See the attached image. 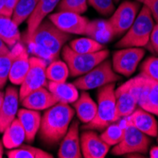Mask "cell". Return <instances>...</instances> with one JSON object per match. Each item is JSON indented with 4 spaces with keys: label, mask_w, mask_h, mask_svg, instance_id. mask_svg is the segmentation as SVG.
<instances>
[{
    "label": "cell",
    "mask_w": 158,
    "mask_h": 158,
    "mask_svg": "<svg viewBox=\"0 0 158 158\" xmlns=\"http://www.w3.org/2000/svg\"><path fill=\"white\" fill-rule=\"evenodd\" d=\"M71 36L59 30L48 19L43 21L30 37L21 41L27 46V51L45 60L48 64L59 59L64 46L70 41Z\"/></svg>",
    "instance_id": "cell-1"
},
{
    "label": "cell",
    "mask_w": 158,
    "mask_h": 158,
    "mask_svg": "<svg viewBox=\"0 0 158 158\" xmlns=\"http://www.w3.org/2000/svg\"><path fill=\"white\" fill-rule=\"evenodd\" d=\"M74 116V108L63 102H58L45 110L38 132L42 141L50 146L60 143L66 134Z\"/></svg>",
    "instance_id": "cell-2"
},
{
    "label": "cell",
    "mask_w": 158,
    "mask_h": 158,
    "mask_svg": "<svg viewBox=\"0 0 158 158\" xmlns=\"http://www.w3.org/2000/svg\"><path fill=\"white\" fill-rule=\"evenodd\" d=\"M114 90V83H109L99 88L96 116L89 123L82 126V130L103 131L110 124L118 121Z\"/></svg>",
    "instance_id": "cell-3"
},
{
    "label": "cell",
    "mask_w": 158,
    "mask_h": 158,
    "mask_svg": "<svg viewBox=\"0 0 158 158\" xmlns=\"http://www.w3.org/2000/svg\"><path fill=\"white\" fill-rule=\"evenodd\" d=\"M153 26L154 20L151 11L146 6H143L133 25L125 32V35L117 43L116 47L118 48L146 47Z\"/></svg>",
    "instance_id": "cell-4"
},
{
    "label": "cell",
    "mask_w": 158,
    "mask_h": 158,
    "mask_svg": "<svg viewBox=\"0 0 158 158\" xmlns=\"http://www.w3.org/2000/svg\"><path fill=\"white\" fill-rule=\"evenodd\" d=\"M109 50L102 49L94 53H78L69 46H64L62 56L69 69V76L80 77L93 69L109 57Z\"/></svg>",
    "instance_id": "cell-5"
},
{
    "label": "cell",
    "mask_w": 158,
    "mask_h": 158,
    "mask_svg": "<svg viewBox=\"0 0 158 158\" xmlns=\"http://www.w3.org/2000/svg\"><path fill=\"white\" fill-rule=\"evenodd\" d=\"M137 105L152 114L158 116V81L144 73L129 80Z\"/></svg>",
    "instance_id": "cell-6"
},
{
    "label": "cell",
    "mask_w": 158,
    "mask_h": 158,
    "mask_svg": "<svg viewBox=\"0 0 158 158\" xmlns=\"http://www.w3.org/2000/svg\"><path fill=\"white\" fill-rule=\"evenodd\" d=\"M120 79V76L113 69L112 63L104 60L93 69L80 76L73 83L82 91L100 88L109 83H114Z\"/></svg>",
    "instance_id": "cell-7"
},
{
    "label": "cell",
    "mask_w": 158,
    "mask_h": 158,
    "mask_svg": "<svg viewBox=\"0 0 158 158\" xmlns=\"http://www.w3.org/2000/svg\"><path fill=\"white\" fill-rule=\"evenodd\" d=\"M151 144L149 135L140 132L134 125L127 122L122 139L112 149V154L120 156L131 153H147Z\"/></svg>",
    "instance_id": "cell-8"
},
{
    "label": "cell",
    "mask_w": 158,
    "mask_h": 158,
    "mask_svg": "<svg viewBox=\"0 0 158 158\" xmlns=\"http://www.w3.org/2000/svg\"><path fill=\"white\" fill-rule=\"evenodd\" d=\"M48 63L37 56L30 57V68L27 73L20 84L19 98L20 102L31 92L48 85V79L46 75Z\"/></svg>",
    "instance_id": "cell-9"
},
{
    "label": "cell",
    "mask_w": 158,
    "mask_h": 158,
    "mask_svg": "<svg viewBox=\"0 0 158 158\" xmlns=\"http://www.w3.org/2000/svg\"><path fill=\"white\" fill-rule=\"evenodd\" d=\"M139 10L140 3L135 0H125L116 10H114L108 21L113 27L116 37L123 35L130 28Z\"/></svg>",
    "instance_id": "cell-10"
},
{
    "label": "cell",
    "mask_w": 158,
    "mask_h": 158,
    "mask_svg": "<svg viewBox=\"0 0 158 158\" xmlns=\"http://www.w3.org/2000/svg\"><path fill=\"white\" fill-rule=\"evenodd\" d=\"M145 56L142 48H123L113 55L112 66L118 74L125 77L131 76Z\"/></svg>",
    "instance_id": "cell-11"
},
{
    "label": "cell",
    "mask_w": 158,
    "mask_h": 158,
    "mask_svg": "<svg viewBox=\"0 0 158 158\" xmlns=\"http://www.w3.org/2000/svg\"><path fill=\"white\" fill-rule=\"evenodd\" d=\"M48 19L62 31L71 35H84L88 18L69 11H57L48 15Z\"/></svg>",
    "instance_id": "cell-12"
},
{
    "label": "cell",
    "mask_w": 158,
    "mask_h": 158,
    "mask_svg": "<svg viewBox=\"0 0 158 158\" xmlns=\"http://www.w3.org/2000/svg\"><path fill=\"white\" fill-rule=\"evenodd\" d=\"M81 151L84 158H104L110 146L94 130H84L80 135Z\"/></svg>",
    "instance_id": "cell-13"
},
{
    "label": "cell",
    "mask_w": 158,
    "mask_h": 158,
    "mask_svg": "<svg viewBox=\"0 0 158 158\" xmlns=\"http://www.w3.org/2000/svg\"><path fill=\"white\" fill-rule=\"evenodd\" d=\"M59 158H81L82 157L80 140V120H72L69 128L61 140L58 151Z\"/></svg>",
    "instance_id": "cell-14"
},
{
    "label": "cell",
    "mask_w": 158,
    "mask_h": 158,
    "mask_svg": "<svg viewBox=\"0 0 158 158\" xmlns=\"http://www.w3.org/2000/svg\"><path fill=\"white\" fill-rule=\"evenodd\" d=\"M19 90L14 86H8L5 91L3 103L0 107V133L1 134L16 118L19 110Z\"/></svg>",
    "instance_id": "cell-15"
},
{
    "label": "cell",
    "mask_w": 158,
    "mask_h": 158,
    "mask_svg": "<svg viewBox=\"0 0 158 158\" xmlns=\"http://www.w3.org/2000/svg\"><path fill=\"white\" fill-rule=\"evenodd\" d=\"M114 96H116V107L118 120L120 118H128L137 106V100L133 93L130 81H126L114 90Z\"/></svg>",
    "instance_id": "cell-16"
},
{
    "label": "cell",
    "mask_w": 158,
    "mask_h": 158,
    "mask_svg": "<svg viewBox=\"0 0 158 158\" xmlns=\"http://www.w3.org/2000/svg\"><path fill=\"white\" fill-rule=\"evenodd\" d=\"M58 102V98L46 86L31 92L21 100L23 107L36 111H45Z\"/></svg>",
    "instance_id": "cell-17"
},
{
    "label": "cell",
    "mask_w": 158,
    "mask_h": 158,
    "mask_svg": "<svg viewBox=\"0 0 158 158\" xmlns=\"http://www.w3.org/2000/svg\"><path fill=\"white\" fill-rule=\"evenodd\" d=\"M59 2L60 0H38V3L36 5L34 11L30 16V18L27 20V31L24 33L22 39L30 37L34 32L37 27L57 8Z\"/></svg>",
    "instance_id": "cell-18"
},
{
    "label": "cell",
    "mask_w": 158,
    "mask_h": 158,
    "mask_svg": "<svg viewBox=\"0 0 158 158\" xmlns=\"http://www.w3.org/2000/svg\"><path fill=\"white\" fill-rule=\"evenodd\" d=\"M129 123L134 125L136 129L149 136H156L158 134V122L152 114L143 110L135 109L128 118Z\"/></svg>",
    "instance_id": "cell-19"
},
{
    "label": "cell",
    "mask_w": 158,
    "mask_h": 158,
    "mask_svg": "<svg viewBox=\"0 0 158 158\" xmlns=\"http://www.w3.org/2000/svg\"><path fill=\"white\" fill-rule=\"evenodd\" d=\"M16 118L22 124L25 133H26V141L31 143L34 141L41 125V113L40 111L31 110L27 108L19 109L17 112Z\"/></svg>",
    "instance_id": "cell-20"
},
{
    "label": "cell",
    "mask_w": 158,
    "mask_h": 158,
    "mask_svg": "<svg viewBox=\"0 0 158 158\" xmlns=\"http://www.w3.org/2000/svg\"><path fill=\"white\" fill-rule=\"evenodd\" d=\"M84 35L102 45L107 44L116 37L109 21L104 19H95L89 21L85 28Z\"/></svg>",
    "instance_id": "cell-21"
},
{
    "label": "cell",
    "mask_w": 158,
    "mask_h": 158,
    "mask_svg": "<svg viewBox=\"0 0 158 158\" xmlns=\"http://www.w3.org/2000/svg\"><path fill=\"white\" fill-rule=\"evenodd\" d=\"M72 104L79 120L83 124L89 123L95 118L98 107L97 102H94L87 92L82 91L78 99Z\"/></svg>",
    "instance_id": "cell-22"
},
{
    "label": "cell",
    "mask_w": 158,
    "mask_h": 158,
    "mask_svg": "<svg viewBox=\"0 0 158 158\" xmlns=\"http://www.w3.org/2000/svg\"><path fill=\"white\" fill-rule=\"evenodd\" d=\"M28 68H30V55L27 49L24 47L12 61L9 81L14 85H20L27 73Z\"/></svg>",
    "instance_id": "cell-23"
},
{
    "label": "cell",
    "mask_w": 158,
    "mask_h": 158,
    "mask_svg": "<svg viewBox=\"0 0 158 158\" xmlns=\"http://www.w3.org/2000/svg\"><path fill=\"white\" fill-rule=\"evenodd\" d=\"M2 134V142L4 147L8 150L15 149L21 146L23 142L26 141L25 130L17 118L11 121V123L5 129Z\"/></svg>",
    "instance_id": "cell-24"
},
{
    "label": "cell",
    "mask_w": 158,
    "mask_h": 158,
    "mask_svg": "<svg viewBox=\"0 0 158 158\" xmlns=\"http://www.w3.org/2000/svg\"><path fill=\"white\" fill-rule=\"evenodd\" d=\"M48 89L58 98L59 102L63 103H73L78 99L80 94L79 89L74 83L65 82H54L50 81L48 83Z\"/></svg>",
    "instance_id": "cell-25"
},
{
    "label": "cell",
    "mask_w": 158,
    "mask_h": 158,
    "mask_svg": "<svg viewBox=\"0 0 158 158\" xmlns=\"http://www.w3.org/2000/svg\"><path fill=\"white\" fill-rule=\"evenodd\" d=\"M0 39L10 48L20 43L22 39L18 26L12 21L11 17H7L2 14H0Z\"/></svg>",
    "instance_id": "cell-26"
},
{
    "label": "cell",
    "mask_w": 158,
    "mask_h": 158,
    "mask_svg": "<svg viewBox=\"0 0 158 158\" xmlns=\"http://www.w3.org/2000/svg\"><path fill=\"white\" fill-rule=\"evenodd\" d=\"M24 46L20 42L10 49V53L4 56H0V90H2V88L5 87L7 81L9 80V74L12 61L22 50Z\"/></svg>",
    "instance_id": "cell-27"
},
{
    "label": "cell",
    "mask_w": 158,
    "mask_h": 158,
    "mask_svg": "<svg viewBox=\"0 0 158 158\" xmlns=\"http://www.w3.org/2000/svg\"><path fill=\"white\" fill-rule=\"evenodd\" d=\"M9 158H53V155L46 151L31 145H21L7 152Z\"/></svg>",
    "instance_id": "cell-28"
},
{
    "label": "cell",
    "mask_w": 158,
    "mask_h": 158,
    "mask_svg": "<svg viewBox=\"0 0 158 158\" xmlns=\"http://www.w3.org/2000/svg\"><path fill=\"white\" fill-rule=\"evenodd\" d=\"M46 75L48 81L54 82H65L69 77V69L64 61L58 59L48 64Z\"/></svg>",
    "instance_id": "cell-29"
},
{
    "label": "cell",
    "mask_w": 158,
    "mask_h": 158,
    "mask_svg": "<svg viewBox=\"0 0 158 158\" xmlns=\"http://www.w3.org/2000/svg\"><path fill=\"white\" fill-rule=\"evenodd\" d=\"M38 0H18L11 19L18 27L27 21L34 11Z\"/></svg>",
    "instance_id": "cell-30"
},
{
    "label": "cell",
    "mask_w": 158,
    "mask_h": 158,
    "mask_svg": "<svg viewBox=\"0 0 158 158\" xmlns=\"http://www.w3.org/2000/svg\"><path fill=\"white\" fill-rule=\"evenodd\" d=\"M69 48L78 53H94L105 48L104 45L89 37H82L72 40L69 44Z\"/></svg>",
    "instance_id": "cell-31"
},
{
    "label": "cell",
    "mask_w": 158,
    "mask_h": 158,
    "mask_svg": "<svg viewBox=\"0 0 158 158\" xmlns=\"http://www.w3.org/2000/svg\"><path fill=\"white\" fill-rule=\"evenodd\" d=\"M123 134H124V127H121L119 124L114 122L104 129L100 136H102L103 141L111 147L117 145L122 139Z\"/></svg>",
    "instance_id": "cell-32"
},
{
    "label": "cell",
    "mask_w": 158,
    "mask_h": 158,
    "mask_svg": "<svg viewBox=\"0 0 158 158\" xmlns=\"http://www.w3.org/2000/svg\"><path fill=\"white\" fill-rule=\"evenodd\" d=\"M57 11H69L77 14H83L88 9L87 0H60Z\"/></svg>",
    "instance_id": "cell-33"
},
{
    "label": "cell",
    "mask_w": 158,
    "mask_h": 158,
    "mask_svg": "<svg viewBox=\"0 0 158 158\" xmlns=\"http://www.w3.org/2000/svg\"><path fill=\"white\" fill-rule=\"evenodd\" d=\"M88 5L94 8L99 14L108 16L114 12V0H87Z\"/></svg>",
    "instance_id": "cell-34"
},
{
    "label": "cell",
    "mask_w": 158,
    "mask_h": 158,
    "mask_svg": "<svg viewBox=\"0 0 158 158\" xmlns=\"http://www.w3.org/2000/svg\"><path fill=\"white\" fill-rule=\"evenodd\" d=\"M141 72L158 81V57H150L142 64Z\"/></svg>",
    "instance_id": "cell-35"
},
{
    "label": "cell",
    "mask_w": 158,
    "mask_h": 158,
    "mask_svg": "<svg viewBox=\"0 0 158 158\" xmlns=\"http://www.w3.org/2000/svg\"><path fill=\"white\" fill-rule=\"evenodd\" d=\"M147 47L149 48V49H151V51L158 55V23L153 26Z\"/></svg>",
    "instance_id": "cell-36"
},
{
    "label": "cell",
    "mask_w": 158,
    "mask_h": 158,
    "mask_svg": "<svg viewBox=\"0 0 158 158\" xmlns=\"http://www.w3.org/2000/svg\"><path fill=\"white\" fill-rule=\"evenodd\" d=\"M143 6H146L152 13L154 21L158 23V0H135Z\"/></svg>",
    "instance_id": "cell-37"
},
{
    "label": "cell",
    "mask_w": 158,
    "mask_h": 158,
    "mask_svg": "<svg viewBox=\"0 0 158 158\" xmlns=\"http://www.w3.org/2000/svg\"><path fill=\"white\" fill-rule=\"evenodd\" d=\"M17 2H18V0H6L2 13H1L2 15L7 16V17H11L13 10L17 5Z\"/></svg>",
    "instance_id": "cell-38"
},
{
    "label": "cell",
    "mask_w": 158,
    "mask_h": 158,
    "mask_svg": "<svg viewBox=\"0 0 158 158\" xmlns=\"http://www.w3.org/2000/svg\"><path fill=\"white\" fill-rule=\"evenodd\" d=\"M11 48H10L5 43L0 39V56H4L7 55L8 53H10Z\"/></svg>",
    "instance_id": "cell-39"
},
{
    "label": "cell",
    "mask_w": 158,
    "mask_h": 158,
    "mask_svg": "<svg viewBox=\"0 0 158 158\" xmlns=\"http://www.w3.org/2000/svg\"><path fill=\"white\" fill-rule=\"evenodd\" d=\"M151 158H158V146H154L150 150Z\"/></svg>",
    "instance_id": "cell-40"
},
{
    "label": "cell",
    "mask_w": 158,
    "mask_h": 158,
    "mask_svg": "<svg viewBox=\"0 0 158 158\" xmlns=\"http://www.w3.org/2000/svg\"><path fill=\"white\" fill-rule=\"evenodd\" d=\"M4 144H3V142L2 140L0 141V158H2L3 157V154H4Z\"/></svg>",
    "instance_id": "cell-41"
},
{
    "label": "cell",
    "mask_w": 158,
    "mask_h": 158,
    "mask_svg": "<svg viewBox=\"0 0 158 158\" xmlns=\"http://www.w3.org/2000/svg\"><path fill=\"white\" fill-rule=\"evenodd\" d=\"M4 96H5V93L2 92V90H0V107H1V105H2V103H3Z\"/></svg>",
    "instance_id": "cell-42"
},
{
    "label": "cell",
    "mask_w": 158,
    "mask_h": 158,
    "mask_svg": "<svg viewBox=\"0 0 158 158\" xmlns=\"http://www.w3.org/2000/svg\"><path fill=\"white\" fill-rule=\"evenodd\" d=\"M5 1H6V0H0V14L2 13L3 8H4V5H5Z\"/></svg>",
    "instance_id": "cell-43"
},
{
    "label": "cell",
    "mask_w": 158,
    "mask_h": 158,
    "mask_svg": "<svg viewBox=\"0 0 158 158\" xmlns=\"http://www.w3.org/2000/svg\"><path fill=\"white\" fill-rule=\"evenodd\" d=\"M118 1H120V0H114V2H118Z\"/></svg>",
    "instance_id": "cell-44"
},
{
    "label": "cell",
    "mask_w": 158,
    "mask_h": 158,
    "mask_svg": "<svg viewBox=\"0 0 158 158\" xmlns=\"http://www.w3.org/2000/svg\"><path fill=\"white\" fill-rule=\"evenodd\" d=\"M157 135H158V134H157Z\"/></svg>",
    "instance_id": "cell-45"
}]
</instances>
